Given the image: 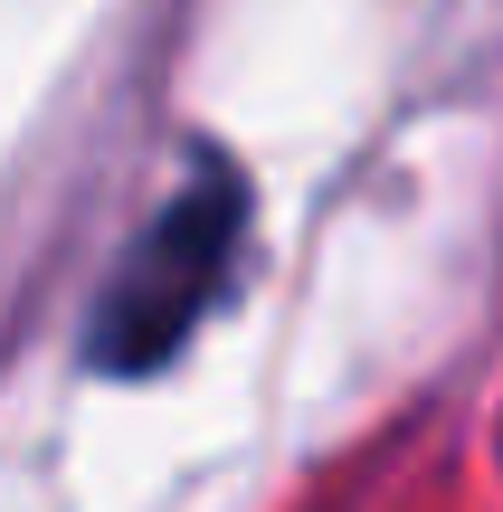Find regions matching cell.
Returning <instances> with one entry per match:
<instances>
[{"label": "cell", "instance_id": "cell-1", "mask_svg": "<svg viewBox=\"0 0 503 512\" xmlns=\"http://www.w3.org/2000/svg\"><path fill=\"white\" fill-rule=\"evenodd\" d=\"M247 228H257L247 171L219 162V152H200V162L181 171V190L133 228V247L114 256V275L86 304L76 351H86L95 380H152V370L181 361L190 332H200L209 313L228 304V285H238Z\"/></svg>", "mask_w": 503, "mask_h": 512}]
</instances>
